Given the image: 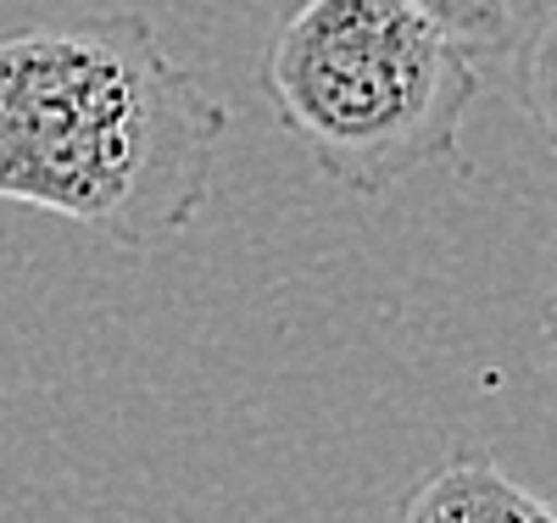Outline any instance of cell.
Wrapping results in <instances>:
<instances>
[{
  "label": "cell",
  "mask_w": 557,
  "mask_h": 523,
  "mask_svg": "<svg viewBox=\"0 0 557 523\" xmlns=\"http://www.w3.org/2000/svg\"><path fill=\"white\" fill-rule=\"evenodd\" d=\"M228 107L168 57L146 12L0 39V201L168 246L212 196Z\"/></svg>",
  "instance_id": "1"
},
{
  "label": "cell",
  "mask_w": 557,
  "mask_h": 523,
  "mask_svg": "<svg viewBox=\"0 0 557 523\" xmlns=\"http://www.w3.org/2000/svg\"><path fill=\"white\" fill-rule=\"evenodd\" d=\"M257 84L318 173L374 201L457 162L480 57L412 0H301Z\"/></svg>",
  "instance_id": "2"
},
{
  "label": "cell",
  "mask_w": 557,
  "mask_h": 523,
  "mask_svg": "<svg viewBox=\"0 0 557 523\" xmlns=\"http://www.w3.org/2000/svg\"><path fill=\"white\" fill-rule=\"evenodd\" d=\"M385 523H557V501L519 485L491 451H457L418 473Z\"/></svg>",
  "instance_id": "3"
},
{
  "label": "cell",
  "mask_w": 557,
  "mask_h": 523,
  "mask_svg": "<svg viewBox=\"0 0 557 523\" xmlns=\"http://www.w3.org/2000/svg\"><path fill=\"white\" fill-rule=\"evenodd\" d=\"M513 101L557 151V0H535L513 39Z\"/></svg>",
  "instance_id": "4"
},
{
  "label": "cell",
  "mask_w": 557,
  "mask_h": 523,
  "mask_svg": "<svg viewBox=\"0 0 557 523\" xmlns=\"http://www.w3.org/2000/svg\"><path fill=\"white\" fill-rule=\"evenodd\" d=\"M412 7L430 12L474 57H502L524 23V0H412Z\"/></svg>",
  "instance_id": "5"
},
{
  "label": "cell",
  "mask_w": 557,
  "mask_h": 523,
  "mask_svg": "<svg viewBox=\"0 0 557 523\" xmlns=\"http://www.w3.org/2000/svg\"><path fill=\"white\" fill-rule=\"evenodd\" d=\"M546 340H552V385H557V290H552V317H546Z\"/></svg>",
  "instance_id": "6"
}]
</instances>
